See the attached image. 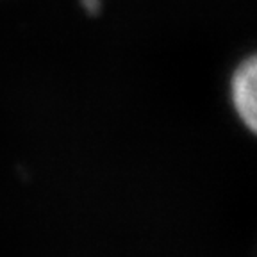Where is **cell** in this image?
I'll list each match as a JSON object with an SVG mask.
<instances>
[{
  "label": "cell",
  "mask_w": 257,
  "mask_h": 257,
  "mask_svg": "<svg viewBox=\"0 0 257 257\" xmlns=\"http://www.w3.org/2000/svg\"><path fill=\"white\" fill-rule=\"evenodd\" d=\"M230 102L250 133L257 125V63L255 56L246 57L237 64L230 77Z\"/></svg>",
  "instance_id": "obj_1"
},
{
  "label": "cell",
  "mask_w": 257,
  "mask_h": 257,
  "mask_svg": "<svg viewBox=\"0 0 257 257\" xmlns=\"http://www.w3.org/2000/svg\"><path fill=\"white\" fill-rule=\"evenodd\" d=\"M84 4H86V9L95 11V9L98 8V4H100V0H84Z\"/></svg>",
  "instance_id": "obj_2"
}]
</instances>
